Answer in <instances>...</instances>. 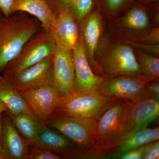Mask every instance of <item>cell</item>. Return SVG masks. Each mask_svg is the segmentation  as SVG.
Masks as SVG:
<instances>
[{"label":"cell","mask_w":159,"mask_h":159,"mask_svg":"<svg viewBox=\"0 0 159 159\" xmlns=\"http://www.w3.org/2000/svg\"><path fill=\"white\" fill-rule=\"evenodd\" d=\"M31 145L39 147L59 154L65 159L85 157L80 148L59 131L45 125L37 138Z\"/></svg>","instance_id":"15"},{"label":"cell","mask_w":159,"mask_h":159,"mask_svg":"<svg viewBox=\"0 0 159 159\" xmlns=\"http://www.w3.org/2000/svg\"><path fill=\"white\" fill-rule=\"evenodd\" d=\"M96 59L102 77L128 75L141 77V69L133 48L128 44L101 38Z\"/></svg>","instance_id":"2"},{"label":"cell","mask_w":159,"mask_h":159,"mask_svg":"<svg viewBox=\"0 0 159 159\" xmlns=\"http://www.w3.org/2000/svg\"><path fill=\"white\" fill-rule=\"evenodd\" d=\"M41 28L39 21L26 12L0 15V75L30 38Z\"/></svg>","instance_id":"1"},{"label":"cell","mask_w":159,"mask_h":159,"mask_svg":"<svg viewBox=\"0 0 159 159\" xmlns=\"http://www.w3.org/2000/svg\"><path fill=\"white\" fill-rule=\"evenodd\" d=\"M141 71L140 78L147 83L159 80V59L142 50L133 48Z\"/></svg>","instance_id":"23"},{"label":"cell","mask_w":159,"mask_h":159,"mask_svg":"<svg viewBox=\"0 0 159 159\" xmlns=\"http://www.w3.org/2000/svg\"><path fill=\"white\" fill-rule=\"evenodd\" d=\"M130 102L127 99L113 97L96 118V145L91 157H104L113 146Z\"/></svg>","instance_id":"3"},{"label":"cell","mask_w":159,"mask_h":159,"mask_svg":"<svg viewBox=\"0 0 159 159\" xmlns=\"http://www.w3.org/2000/svg\"><path fill=\"white\" fill-rule=\"evenodd\" d=\"M129 45L134 48L142 50L145 53L155 57H159V44H150L139 42L131 43Z\"/></svg>","instance_id":"27"},{"label":"cell","mask_w":159,"mask_h":159,"mask_svg":"<svg viewBox=\"0 0 159 159\" xmlns=\"http://www.w3.org/2000/svg\"><path fill=\"white\" fill-rule=\"evenodd\" d=\"M7 111L6 106L0 101V113L3 112Z\"/></svg>","instance_id":"34"},{"label":"cell","mask_w":159,"mask_h":159,"mask_svg":"<svg viewBox=\"0 0 159 159\" xmlns=\"http://www.w3.org/2000/svg\"><path fill=\"white\" fill-rule=\"evenodd\" d=\"M134 1L143 6H147L158 3L159 0H134Z\"/></svg>","instance_id":"33"},{"label":"cell","mask_w":159,"mask_h":159,"mask_svg":"<svg viewBox=\"0 0 159 159\" xmlns=\"http://www.w3.org/2000/svg\"><path fill=\"white\" fill-rule=\"evenodd\" d=\"M135 2L134 0H94V9L111 20L128 9Z\"/></svg>","instance_id":"24"},{"label":"cell","mask_w":159,"mask_h":159,"mask_svg":"<svg viewBox=\"0 0 159 159\" xmlns=\"http://www.w3.org/2000/svg\"><path fill=\"white\" fill-rule=\"evenodd\" d=\"M102 77L98 89L102 95L122 98L131 102L144 98L146 83L140 77L128 75Z\"/></svg>","instance_id":"9"},{"label":"cell","mask_w":159,"mask_h":159,"mask_svg":"<svg viewBox=\"0 0 159 159\" xmlns=\"http://www.w3.org/2000/svg\"><path fill=\"white\" fill-rule=\"evenodd\" d=\"M15 0H0V10L3 15L9 16L13 13Z\"/></svg>","instance_id":"31"},{"label":"cell","mask_w":159,"mask_h":159,"mask_svg":"<svg viewBox=\"0 0 159 159\" xmlns=\"http://www.w3.org/2000/svg\"><path fill=\"white\" fill-rule=\"evenodd\" d=\"M113 98L104 96L98 90L88 93L76 90L61 96L55 113L68 116L96 119Z\"/></svg>","instance_id":"7"},{"label":"cell","mask_w":159,"mask_h":159,"mask_svg":"<svg viewBox=\"0 0 159 159\" xmlns=\"http://www.w3.org/2000/svg\"><path fill=\"white\" fill-rule=\"evenodd\" d=\"M18 11L36 18L42 29L50 31L56 16L46 0H15L13 13Z\"/></svg>","instance_id":"18"},{"label":"cell","mask_w":159,"mask_h":159,"mask_svg":"<svg viewBox=\"0 0 159 159\" xmlns=\"http://www.w3.org/2000/svg\"><path fill=\"white\" fill-rule=\"evenodd\" d=\"M55 15L62 11L72 14L80 22L94 9V0H46Z\"/></svg>","instance_id":"22"},{"label":"cell","mask_w":159,"mask_h":159,"mask_svg":"<svg viewBox=\"0 0 159 159\" xmlns=\"http://www.w3.org/2000/svg\"><path fill=\"white\" fill-rule=\"evenodd\" d=\"M31 111L46 122L55 113L61 96L52 85L19 90Z\"/></svg>","instance_id":"10"},{"label":"cell","mask_w":159,"mask_h":159,"mask_svg":"<svg viewBox=\"0 0 159 159\" xmlns=\"http://www.w3.org/2000/svg\"><path fill=\"white\" fill-rule=\"evenodd\" d=\"M148 14L146 6L135 2L122 15L111 20L110 30L119 41L136 42L152 28Z\"/></svg>","instance_id":"6"},{"label":"cell","mask_w":159,"mask_h":159,"mask_svg":"<svg viewBox=\"0 0 159 159\" xmlns=\"http://www.w3.org/2000/svg\"><path fill=\"white\" fill-rule=\"evenodd\" d=\"M53 56H49L11 77H3L8 79L18 91L53 86Z\"/></svg>","instance_id":"12"},{"label":"cell","mask_w":159,"mask_h":159,"mask_svg":"<svg viewBox=\"0 0 159 159\" xmlns=\"http://www.w3.org/2000/svg\"><path fill=\"white\" fill-rule=\"evenodd\" d=\"M57 46L73 51L80 34L79 23L70 13L62 11L56 15L51 30Z\"/></svg>","instance_id":"16"},{"label":"cell","mask_w":159,"mask_h":159,"mask_svg":"<svg viewBox=\"0 0 159 159\" xmlns=\"http://www.w3.org/2000/svg\"><path fill=\"white\" fill-rule=\"evenodd\" d=\"M159 126L153 128H148L147 126L137 130L123 139L111 148L103 157L111 154L119 153L139 148L159 140Z\"/></svg>","instance_id":"21"},{"label":"cell","mask_w":159,"mask_h":159,"mask_svg":"<svg viewBox=\"0 0 159 159\" xmlns=\"http://www.w3.org/2000/svg\"><path fill=\"white\" fill-rule=\"evenodd\" d=\"M45 125L59 131L84 152L85 157H91L96 141L97 120L54 114Z\"/></svg>","instance_id":"4"},{"label":"cell","mask_w":159,"mask_h":159,"mask_svg":"<svg viewBox=\"0 0 159 159\" xmlns=\"http://www.w3.org/2000/svg\"><path fill=\"white\" fill-rule=\"evenodd\" d=\"M2 78H3L2 76H1V75H0V80L2 79Z\"/></svg>","instance_id":"35"},{"label":"cell","mask_w":159,"mask_h":159,"mask_svg":"<svg viewBox=\"0 0 159 159\" xmlns=\"http://www.w3.org/2000/svg\"><path fill=\"white\" fill-rule=\"evenodd\" d=\"M9 116L15 128L29 145L34 142L45 125L32 111Z\"/></svg>","instance_id":"19"},{"label":"cell","mask_w":159,"mask_h":159,"mask_svg":"<svg viewBox=\"0 0 159 159\" xmlns=\"http://www.w3.org/2000/svg\"><path fill=\"white\" fill-rule=\"evenodd\" d=\"M150 143L130 150L119 153H112L106 156L111 159H143L146 149Z\"/></svg>","instance_id":"26"},{"label":"cell","mask_w":159,"mask_h":159,"mask_svg":"<svg viewBox=\"0 0 159 159\" xmlns=\"http://www.w3.org/2000/svg\"><path fill=\"white\" fill-rule=\"evenodd\" d=\"M52 84L61 96L76 90L72 50L57 46L53 56Z\"/></svg>","instance_id":"11"},{"label":"cell","mask_w":159,"mask_h":159,"mask_svg":"<svg viewBox=\"0 0 159 159\" xmlns=\"http://www.w3.org/2000/svg\"><path fill=\"white\" fill-rule=\"evenodd\" d=\"M2 14V11H1V10H0V15H1Z\"/></svg>","instance_id":"36"},{"label":"cell","mask_w":159,"mask_h":159,"mask_svg":"<svg viewBox=\"0 0 159 159\" xmlns=\"http://www.w3.org/2000/svg\"><path fill=\"white\" fill-rule=\"evenodd\" d=\"M159 115V99L143 98L131 102L125 111L116 139L111 148L131 134L147 127Z\"/></svg>","instance_id":"8"},{"label":"cell","mask_w":159,"mask_h":159,"mask_svg":"<svg viewBox=\"0 0 159 159\" xmlns=\"http://www.w3.org/2000/svg\"><path fill=\"white\" fill-rule=\"evenodd\" d=\"M3 159H27L30 145L20 134L7 111L3 113Z\"/></svg>","instance_id":"17"},{"label":"cell","mask_w":159,"mask_h":159,"mask_svg":"<svg viewBox=\"0 0 159 159\" xmlns=\"http://www.w3.org/2000/svg\"><path fill=\"white\" fill-rule=\"evenodd\" d=\"M79 25L80 34L90 66L95 74L101 76L96 61V54L102 33V16L99 11L94 9Z\"/></svg>","instance_id":"13"},{"label":"cell","mask_w":159,"mask_h":159,"mask_svg":"<svg viewBox=\"0 0 159 159\" xmlns=\"http://www.w3.org/2000/svg\"><path fill=\"white\" fill-rule=\"evenodd\" d=\"M159 158V140L151 142L145 151L143 159H158Z\"/></svg>","instance_id":"30"},{"label":"cell","mask_w":159,"mask_h":159,"mask_svg":"<svg viewBox=\"0 0 159 159\" xmlns=\"http://www.w3.org/2000/svg\"><path fill=\"white\" fill-rule=\"evenodd\" d=\"M0 113V159H3V113Z\"/></svg>","instance_id":"32"},{"label":"cell","mask_w":159,"mask_h":159,"mask_svg":"<svg viewBox=\"0 0 159 159\" xmlns=\"http://www.w3.org/2000/svg\"><path fill=\"white\" fill-rule=\"evenodd\" d=\"M57 48L52 33L41 28L26 42L18 55L6 66L2 76L10 77L54 55Z\"/></svg>","instance_id":"5"},{"label":"cell","mask_w":159,"mask_h":159,"mask_svg":"<svg viewBox=\"0 0 159 159\" xmlns=\"http://www.w3.org/2000/svg\"><path fill=\"white\" fill-rule=\"evenodd\" d=\"M76 91L88 93L98 90L102 77L94 73L86 55L82 36L80 34L73 50Z\"/></svg>","instance_id":"14"},{"label":"cell","mask_w":159,"mask_h":159,"mask_svg":"<svg viewBox=\"0 0 159 159\" xmlns=\"http://www.w3.org/2000/svg\"><path fill=\"white\" fill-rule=\"evenodd\" d=\"M136 42L157 44H159V28L154 27Z\"/></svg>","instance_id":"28"},{"label":"cell","mask_w":159,"mask_h":159,"mask_svg":"<svg viewBox=\"0 0 159 159\" xmlns=\"http://www.w3.org/2000/svg\"><path fill=\"white\" fill-rule=\"evenodd\" d=\"M144 98L159 99V80L146 83L144 89Z\"/></svg>","instance_id":"29"},{"label":"cell","mask_w":159,"mask_h":159,"mask_svg":"<svg viewBox=\"0 0 159 159\" xmlns=\"http://www.w3.org/2000/svg\"><path fill=\"white\" fill-rule=\"evenodd\" d=\"M64 157L48 149L30 145L27 159H64Z\"/></svg>","instance_id":"25"},{"label":"cell","mask_w":159,"mask_h":159,"mask_svg":"<svg viewBox=\"0 0 159 159\" xmlns=\"http://www.w3.org/2000/svg\"><path fill=\"white\" fill-rule=\"evenodd\" d=\"M0 80V101L6 106L10 115L32 111L28 103L18 90L8 79L3 77Z\"/></svg>","instance_id":"20"}]
</instances>
